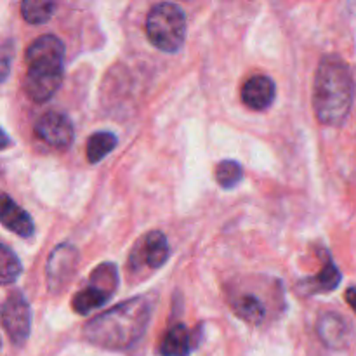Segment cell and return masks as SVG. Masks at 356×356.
Returning a JSON list of instances; mask_svg holds the SVG:
<instances>
[{"instance_id":"6da1fadb","label":"cell","mask_w":356,"mask_h":356,"mask_svg":"<svg viewBox=\"0 0 356 356\" xmlns=\"http://www.w3.org/2000/svg\"><path fill=\"white\" fill-rule=\"evenodd\" d=\"M152 313V296H136L89 320L82 334L86 341L101 350H129L145 336Z\"/></svg>"},{"instance_id":"7a4b0ae2","label":"cell","mask_w":356,"mask_h":356,"mask_svg":"<svg viewBox=\"0 0 356 356\" xmlns=\"http://www.w3.org/2000/svg\"><path fill=\"white\" fill-rule=\"evenodd\" d=\"M355 99V80L348 63L337 54L320 59L313 82V110L323 125L339 127L350 117Z\"/></svg>"},{"instance_id":"3957f363","label":"cell","mask_w":356,"mask_h":356,"mask_svg":"<svg viewBox=\"0 0 356 356\" xmlns=\"http://www.w3.org/2000/svg\"><path fill=\"white\" fill-rule=\"evenodd\" d=\"M66 49L56 35H42L24 52V90L35 103H45L59 90L65 73Z\"/></svg>"},{"instance_id":"277c9868","label":"cell","mask_w":356,"mask_h":356,"mask_svg":"<svg viewBox=\"0 0 356 356\" xmlns=\"http://www.w3.org/2000/svg\"><path fill=\"white\" fill-rule=\"evenodd\" d=\"M146 35L159 51H179L186 38V16L176 3L160 2L149 9L146 17Z\"/></svg>"},{"instance_id":"5b68a950","label":"cell","mask_w":356,"mask_h":356,"mask_svg":"<svg viewBox=\"0 0 356 356\" xmlns=\"http://www.w3.org/2000/svg\"><path fill=\"white\" fill-rule=\"evenodd\" d=\"M118 287V270L113 263H103L90 273L87 287L80 289L72 299L76 315H89L113 298Z\"/></svg>"},{"instance_id":"8992f818","label":"cell","mask_w":356,"mask_h":356,"mask_svg":"<svg viewBox=\"0 0 356 356\" xmlns=\"http://www.w3.org/2000/svg\"><path fill=\"white\" fill-rule=\"evenodd\" d=\"M2 325L10 343L23 346L31 332V306L19 291L10 292L2 305Z\"/></svg>"},{"instance_id":"52a82bcc","label":"cell","mask_w":356,"mask_h":356,"mask_svg":"<svg viewBox=\"0 0 356 356\" xmlns=\"http://www.w3.org/2000/svg\"><path fill=\"white\" fill-rule=\"evenodd\" d=\"M79 249L72 243H59L54 247L47 259L45 277H47L49 291L52 294H59L66 287L79 266Z\"/></svg>"},{"instance_id":"ba28073f","label":"cell","mask_w":356,"mask_h":356,"mask_svg":"<svg viewBox=\"0 0 356 356\" xmlns=\"http://www.w3.org/2000/svg\"><path fill=\"white\" fill-rule=\"evenodd\" d=\"M35 134L52 148L66 149L72 146L73 138H75V129H73L72 120L65 113L47 111L35 124Z\"/></svg>"},{"instance_id":"9c48e42d","label":"cell","mask_w":356,"mask_h":356,"mask_svg":"<svg viewBox=\"0 0 356 356\" xmlns=\"http://www.w3.org/2000/svg\"><path fill=\"white\" fill-rule=\"evenodd\" d=\"M169 259V242L162 232L155 229L145 235L141 242H138L136 249L131 254V270H139L146 266L148 270H159Z\"/></svg>"},{"instance_id":"30bf717a","label":"cell","mask_w":356,"mask_h":356,"mask_svg":"<svg viewBox=\"0 0 356 356\" xmlns=\"http://www.w3.org/2000/svg\"><path fill=\"white\" fill-rule=\"evenodd\" d=\"M316 332L322 343L330 350H346L355 334L351 323L336 312H327L320 316Z\"/></svg>"},{"instance_id":"8fae6325","label":"cell","mask_w":356,"mask_h":356,"mask_svg":"<svg viewBox=\"0 0 356 356\" xmlns=\"http://www.w3.org/2000/svg\"><path fill=\"white\" fill-rule=\"evenodd\" d=\"M277 86L268 75H254L243 83L242 101L254 111H264L275 103Z\"/></svg>"},{"instance_id":"7c38bea8","label":"cell","mask_w":356,"mask_h":356,"mask_svg":"<svg viewBox=\"0 0 356 356\" xmlns=\"http://www.w3.org/2000/svg\"><path fill=\"white\" fill-rule=\"evenodd\" d=\"M200 337V334H198ZM198 341L195 332L188 330L183 323H176L170 327L159 344L160 356H190L197 350Z\"/></svg>"},{"instance_id":"4fadbf2b","label":"cell","mask_w":356,"mask_h":356,"mask_svg":"<svg viewBox=\"0 0 356 356\" xmlns=\"http://www.w3.org/2000/svg\"><path fill=\"white\" fill-rule=\"evenodd\" d=\"M0 219L2 225L21 238H31L35 235V222L24 209H21L7 193L2 195L0 202Z\"/></svg>"},{"instance_id":"5bb4252c","label":"cell","mask_w":356,"mask_h":356,"mask_svg":"<svg viewBox=\"0 0 356 356\" xmlns=\"http://www.w3.org/2000/svg\"><path fill=\"white\" fill-rule=\"evenodd\" d=\"M232 308L243 322L261 325L266 318V306L254 294H236L232 299Z\"/></svg>"},{"instance_id":"9a60e30c","label":"cell","mask_w":356,"mask_h":356,"mask_svg":"<svg viewBox=\"0 0 356 356\" xmlns=\"http://www.w3.org/2000/svg\"><path fill=\"white\" fill-rule=\"evenodd\" d=\"M341 280H343V275L337 270L336 263L332 261V257H327L325 266L322 268L320 273L305 282V289L308 291V294H325V292L336 291Z\"/></svg>"},{"instance_id":"2e32d148","label":"cell","mask_w":356,"mask_h":356,"mask_svg":"<svg viewBox=\"0 0 356 356\" xmlns=\"http://www.w3.org/2000/svg\"><path fill=\"white\" fill-rule=\"evenodd\" d=\"M117 136L113 132L108 131H99L94 132L89 139H87V160L90 163H97L103 159H106L115 148H117Z\"/></svg>"},{"instance_id":"e0dca14e","label":"cell","mask_w":356,"mask_h":356,"mask_svg":"<svg viewBox=\"0 0 356 356\" xmlns=\"http://www.w3.org/2000/svg\"><path fill=\"white\" fill-rule=\"evenodd\" d=\"M56 10V3L49 0H24L21 2V14L23 19L30 24H44L52 17Z\"/></svg>"},{"instance_id":"ac0fdd59","label":"cell","mask_w":356,"mask_h":356,"mask_svg":"<svg viewBox=\"0 0 356 356\" xmlns=\"http://www.w3.org/2000/svg\"><path fill=\"white\" fill-rule=\"evenodd\" d=\"M243 179V167L236 160H222L216 167V181L225 190H233Z\"/></svg>"},{"instance_id":"d6986e66","label":"cell","mask_w":356,"mask_h":356,"mask_svg":"<svg viewBox=\"0 0 356 356\" xmlns=\"http://www.w3.org/2000/svg\"><path fill=\"white\" fill-rule=\"evenodd\" d=\"M0 263H2V268H0L2 285L13 284V282H16L17 277L23 273V266H21L19 257L10 250V247L2 245V250H0Z\"/></svg>"},{"instance_id":"ffe728a7","label":"cell","mask_w":356,"mask_h":356,"mask_svg":"<svg viewBox=\"0 0 356 356\" xmlns=\"http://www.w3.org/2000/svg\"><path fill=\"white\" fill-rule=\"evenodd\" d=\"M9 49H13V45H10V40H7L6 44H3L2 47V73H3V79H7V73H9V61H10V52Z\"/></svg>"},{"instance_id":"44dd1931","label":"cell","mask_w":356,"mask_h":356,"mask_svg":"<svg viewBox=\"0 0 356 356\" xmlns=\"http://www.w3.org/2000/svg\"><path fill=\"white\" fill-rule=\"evenodd\" d=\"M344 299H346L348 305L351 306V309L356 313V287H350L344 294Z\"/></svg>"}]
</instances>
